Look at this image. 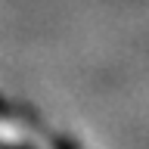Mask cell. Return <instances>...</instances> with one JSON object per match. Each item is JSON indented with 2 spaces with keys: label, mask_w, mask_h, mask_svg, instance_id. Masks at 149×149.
I'll return each instance as SVG.
<instances>
[{
  "label": "cell",
  "mask_w": 149,
  "mask_h": 149,
  "mask_svg": "<svg viewBox=\"0 0 149 149\" xmlns=\"http://www.w3.org/2000/svg\"><path fill=\"white\" fill-rule=\"evenodd\" d=\"M0 137H3V140H28V134H25V130H19L9 118L0 115Z\"/></svg>",
  "instance_id": "cell-1"
}]
</instances>
